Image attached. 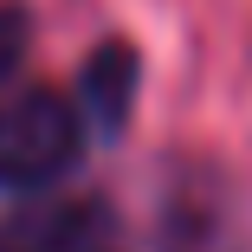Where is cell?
Listing matches in <instances>:
<instances>
[{"instance_id":"cell-1","label":"cell","mask_w":252,"mask_h":252,"mask_svg":"<svg viewBox=\"0 0 252 252\" xmlns=\"http://www.w3.org/2000/svg\"><path fill=\"white\" fill-rule=\"evenodd\" d=\"M84 117L52 91H0V188H52L84 156Z\"/></svg>"},{"instance_id":"cell-3","label":"cell","mask_w":252,"mask_h":252,"mask_svg":"<svg viewBox=\"0 0 252 252\" xmlns=\"http://www.w3.org/2000/svg\"><path fill=\"white\" fill-rule=\"evenodd\" d=\"M162 252H246V226L220 181H181L162 220Z\"/></svg>"},{"instance_id":"cell-4","label":"cell","mask_w":252,"mask_h":252,"mask_svg":"<svg viewBox=\"0 0 252 252\" xmlns=\"http://www.w3.org/2000/svg\"><path fill=\"white\" fill-rule=\"evenodd\" d=\"M78 117H84V129L91 136H117L123 123H129V104H136V52L129 45H97L91 52V65H84V78H78Z\"/></svg>"},{"instance_id":"cell-2","label":"cell","mask_w":252,"mask_h":252,"mask_svg":"<svg viewBox=\"0 0 252 252\" xmlns=\"http://www.w3.org/2000/svg\"><path fill=\"white\" fill-rule=\"evenodd\" d=\"M0 252H123V226L91 194L32 188L13 214H0Z\"/></svg>"},{"instance_id":"cell-5","label":"cell","mask_w":252,"mask_h":252,"mask_svg":"<svg viewBox=\"0 0 252 252\" xmlns=\"http://www.w3.org/2000/svg\"><path fill=\"white\" fill-rule=\"evenodd\" d=\"M20 59H26V13L20 7H0V91L13 84Z\"/></svg>"}]
</instances>
